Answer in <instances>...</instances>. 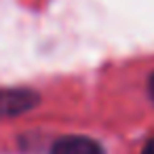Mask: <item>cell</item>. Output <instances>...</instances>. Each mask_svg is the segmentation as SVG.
<instances>
[{
	"label": "cell",
	"mask_w": 154,
	"mask_h": 154,
	"mask_svg": "<svg viewBox=\"0 0 154 154\" xmlns=\"http://www.w3.org/2000/svg\"><path fill=\"white\" fill-rule=\"evenodd\" d=\"M40 97L32 89H0V118H9V116H21L38 106Z\"/></svg>",
	"instance_id": "6da1fadb"
},
{
	"label": "cell",
	"mask_w": 154,
	"mask_h": 154,
	"mask_svg": "<svg viewBox=\"0 0 154 154\" xmlns=\"http://www.w3.org/2000/svg\"><path fill=\"white\" fill-rule=\"evenodd\" d=\"M51 154H103V148L91 137L66 135V137H59L53 143Z\"/></svg>",
	"instance_id": "7a4b0ae2"
},
{
	"label": "cell",
	"mask_w": 154,
	"mask_h": 154,
	"mask_svg": "<svg viewBox=\"0 0 154 154\" xmlns=\"http://www.w3.org/2000/svg\"><path fill=\"white\" fill-rule=\"evenodd\" d=\"M141 154H154V137L146 143V148H143V152H141Z\"/></svg>",
	"instance_id": "3957f363"
},
{
	"label": "cell",
	"mask_w": 154,
	"mask_h": 154,
	"mask_svg": "<svg viewBox=\"0 0 154 154\" xmlns=\"http://www.w3.org/2000/svg\"><path fill=\"white\" fill-rule=\"evenodd\" d=\"M148 91H150V97L154 99V74L150 76V82H148Z\"/></svg>",
	"instance_id": "277c9868"
}]
</instances>
